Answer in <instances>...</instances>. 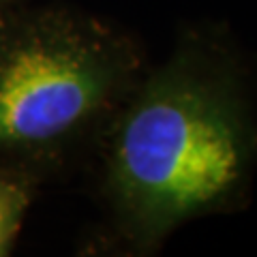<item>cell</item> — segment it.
Instances as JSON below:
<instances>
[{
    "mask_svg": "<svg viewBox=\"0 0 257 257\" xmlns=\"http://www.w3.org/2000/svg\"><path fill=\"white\" fill-rule=\"evenodd\" d=\"M248 64L214 26L184 30L148 67L94 148L111 236L150 255L176 229L240 208L257 170Z\"/></svg>",
    "mask_w": 257,
    "mask_h": 257,
    "instance_id": "1",
    "label": "cell"
},
{
    "mask_svg": "<svg viewBox=\"0 0 257 257\" xmlns=\"http://www.w3.org/2000/svg\"><path fill=\"white\" fill-rule=\"evenodd\" d=\"M148 62L126 30L64 5L0 20V165L45 176L94 152Z\"/></svg>",
    "mask_w": 257,
    "mask_h": 257,
    "instance_id": "2",
    "label": "cell"
},
{
    "mask_svg": "<svg viewBox=\"0 0 257 257\" xmlns=\"http://www.w3.org/2000/svg\"><path fill=\"white\" fill-rule=\"evenodd\" d=\"M15 7V0H0V20L7 15V11H11Z\"/></svg>",
    "mask_w": 257,
    "mask_h": 257,
    "instance_id": "4",
    "label": "cell"
},
{
    "mask_svg": "<svg viewBox=\"0 0 257 257\" xmlns=\"http://www.w3.org/2000/svg\"><path fill=\"white\" fill-rule=\"evenodd\" d=\"M39 180L30 174L0 165V257L13 253L35 202Z\"/></svg>",
    "mask_w": 257,
    "mask_h": 257,
    "instance_id": "3",
    "label": "cell"
}]
</instances>
